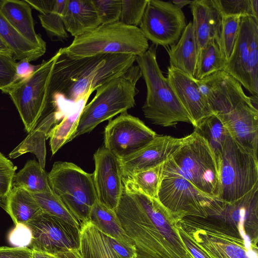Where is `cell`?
I'll use <instances>...</instances> for the list:
<instances>
[{"label": "cell", "instance_id": "4dcf8cb0", "mask_svg": "<svg viewBox=\"0 0 258 258\" xmlns=\"http://www.w3.org/2000/svg\"><path fill=\"white\" fill-rule=\"evenodd\" d=\"M165 161L146 170L123 178L125 190L135 191L150 198L157 199L162 178Z\"/></svg>", "mask_w": 258, "mask_h": 258}, {"label": "cell", "instance_id": "60d3db41", "mask_svg": "<svg viewBox=\"0 0 258 258\" xmlns=\"http://www.w3.org/2000/svg\"><path fill=\"white\" fill-rule=\"evenodd\" d=\"M17 167L0 152V199L3 200L13 186Z\"/></svg>", "mask_w": 258, "mask_h": 258}, {"label": "cell", "instance_id": "e575fe53", "mask_svg": "<svg viewBox=\"0 0 258 258\" xmlns=\"http://www.w3.org/2000/svg\"><path fill=\"white\" fill-rule=\"evenodd\" d=\"M32 195L42 212L61 219L81 230L80 223L51 189L48 192Z\"/></svg>", "mask_w": 258, "mask_h": 258}, {"label": "cell", "instance_id": "836d02e7", "mask_svg": "<svg viewBox=\"0 0 258 258\" xmlns=\"http://www.w3.org/2000/svg\"><path fill=\"white\" fill-rule=\"evenodd\" d=\"M194 131L207 141L216 159L230 136L220 120L214 114L204 119L195 127Z\"/></svg>", "mask_w": 258, "mask_h": 258}, {"label": "cell", "instance_id": "8992f818", "mask_svg": "<svg viewBox=\"0 0 258 258\" xmlns=\"http://www.w3.org/2000/svg\"><path fill=\"white\" fill-rule=\"evenodd\" d=\"M72 59H81L101 54H124L137 56L149 48L148 40L139 27L130 26L118 21L100 25L95 29L74 37L63 47Z\"/></svg>", "mask_w": 258, "mask_h": 258}, {"label": "cell", "instance_id": "484cf974", "mask_svg": "<svg viewBox=\"0 0 258 258\" xmlns=\"http://www.w3.org/2000/svg\"><path fill=\"white\" fill-rule=\"evenodd\" d=\"M93 92V90L90 89L74 103L60 123L56 124L48 133L46 139H50L49 144L52 155L70 142L71 137L77 128L81 113Z\"/></svg>", "mask_w": 258, "mask_h": 258}, {"label": "cell", "instance_id": "ab89813d", "mask_svg": "<svg viewBox=\"0 0 258 258\" xmlns=\"http://www.w3.org/2000/svg\"><path fill=\"white\" fill-rule=\"evenodd\" d=\"M223 16H249L253 18L251 0H215Z\"/></svg>", "mask_w": 258, "mask_h": 258}, {"label": "cell", "instance_id": "8fae6325", "mask_svg": "<svg viewBox=\"0 0 258 258\" xmlns=\"http://www.w3.org/2000/svg\"><path fill=\"white\" fill-rule=\"evenodd\" d=\"M55 57L54 54L43 60L35 72L5 92L11 98L28 133L33 131L43 115L46 85Z\"/></svg>", "mask_w": 258, "mask_h": 258}, {"label": "cell", "instance_id": "9a60e30c", "mask_svg": "<svg viewBox=\"0 0 258 258\" xmlns=\"http://www.w3.org/2000/svg\"><path fill=\"white\" fill-rule=\"evenodd\" d=\"M157 135L139 118L124 112L106 126L104 146L120 159L137 152Z\"/></svg>", "mask_w": 258, "mask_h": 258}, {"label": "cell", "instance_id": "f907efd6", "mask_svg": "<svg viewBox=\"0 0 258 258\" xmlns=\"http://www.w3.org/2000/svg\"><path fill=\"white\" fill-rule=\"evenodd\" d=\"M253 19L258 23V1L251 0Z\"/></svg>", "mask_w": 258, "mask_h": 258}, {"label": "cell", "instance_id": "5bb4252c", "mask_svg": "<svg viewBox=\"0 0 258 258\" xmlns=\"http://www.w3.org/2000/svg\"><path fill=\"white\" fill-rule=\"evenodd\" d=\"M26 224L32 231V250L53 255L79 249L81 230L61 219L42 212Z\"/></svg>", "mask_w": 258, "mask_h": 258}, {"label": "cell", "instance_id": "74e56055", "mask_svg": "<svg viewBox=\"0 0 258 258\" xmlns=\"http://www.w3.org/2000/svg\"><path fill=\"white\" fill-rule=\"evenodd\" d=\"M250 53L248 76L252 95L258 94V24L252 28L249 43Z\"/></svg>", "mask_w": 258, "mask_h": 258}, {"label": "cell", "instance_id": "d6986e66", "mask_svg": "<svg viewBox=\"0 0 258 258\" xmlns=\"http://www.w3.org/2000/svg\"><path fill=\"white\" fill-rule=\"evenodd\" d=\"M190 8L198 53L211 39L219 45L223 16L215 0L192 1Z\"/></svg>", "mask_w": 258, "mask_h": 258}, {"label": "cell", "instance_id": "52a82bcc", "mask_svg": "<svg viewBox=\"0 0 258 258\" xmlns=\"http://www.w3.org/2000/svg\"><path fill=\"white\" fill-rule=\"evenodd\" d=\"M53 192L82 225L89 221L92 208L98 201L93 173L68 162L54 163L48 173Z\"/></svg>", "mask_w": 258, "mask_h": 258}, {"label": "cell", "instance_id": "cb8c5ba5", "mask_svg": "<svg viewBox=\"0 0 258 258\" xmlns=\"http://www.w3.org/2000/svg\"><path fill=\"white\" fill-rule=\"evenodd\" d=\"M0 206L10 216L15 225L26 224L42 212L32 194L20 187L12 186Z\"/></svg>", "mask_w": 258, "mask_h": 258}, {"label": "cell", "instance_id": "f5cc1de1", "mask_svg": "<svg viewBox=\"0 0 258 258\" xmlns=\"http://www.w3.org/2000/svg\"><path fill=\"white\" fill-rule=\"evenodd\" d=\"M192 1L187 0H174L172 2V3L174 5L177 6L179 8L181 9L186 5H190Z\"/></svg>", "mask_w": 258, "mask_h": 258}, {"label": "cell", "instance_id": "ffe728a7", "mask_svg": "<svg viewBox=\"0 0 258 258\" xmlns=\"http://www.w3.org/2000/svg\"><path fill=\"white\" fill-rule=\"evenodd\" d=\"M255 23L258 24L252 17H241L237 37L224 71L239 82L249 92V43L251 31Z\"/></svg>", "mask_w": 258, "mask_h": 258}, {"label": "cell", "instance_id": "1f68e13d", "mask_svg": "<svg viewBox=\"0 0 258 258\" xmlns=\"http://www.w3.org/2000/svg\"><path fill=\"white\" fill-rule=\"evenodd\" d=\"M13 186L22 187L32 194L51 190L48 173L35 160L27 161L23 168L15 173Z\"/></svg>", "mask_w": 258, "mask_h": 258}, {"label": "cell", "instance_id": "5b68a950", "mask_svg": "<svg viewBox=\"0 0 258 258\" xmlns=\"http://www.w3.org/2000/svg\"><path fill=\"white\" fill-rule=\"evenodd\" d=\"M163 172L178 175L204 194L218 199L220 182L216 157L207 141L194 131L165 161Z\"/></svg>", "mask_w": 258, "mask_h": 258}, {"label": "cell", "instance_id": "f546056e", "mask_svg": "<svg viewBox=\"0 0 258 258\" xmlns=\"http://www.w3.org/2000/svg\"><path fill=\"white\" fill-rule=\"evenodd\" d=\"M0 35L10 47L15 60L29 62L43 55L46 51L35 46L22 36L0 13Z\"/></svg>", "mask_w": 258, "mask_h": 258}, {"label": "cell", "instance_id": "7bdbcfd3", "mask_svg": "<svg viewBox=\"0 0 258 258\" xmlns=\"http://www.w3.org/2000/svg\"><path fill=\"white\" fill-rule=\"evenodd\" d=\"M8 240L14 247H29L32 240V231L26 224H17L10 232Z\"/></svg>", "mask_w": 258, "mask_h": 258}, {"label": "cell", "instance_id": "7402d4cb", "mask_svg": "<svg viewBox=\"0 0 258 258\" xmlns=\"http://www.w3.org/2000/svg\"><path fill=\"white\" fill-rule=\"evenodd\" d=\"M62 19L65 29L74 37L101 25L92 0H67Z\"/></svg>", "mask_w": 258, "mask_h": 258}, {"label": "cell", "instance_id": "c3c4849f", "mask_svg": "<svg viewBox=\"0 0 258 258\" xmlns=\"http://www.w3.org/2000/svg\"><path fill=\"white\" fill-rule=\"evenodd\" d=\"M52 258H83L79 249H71L50 255Z\"/></svg>", "mask_w": 258, "mask_h": 258}, {"label": "cell", "instance_id": "4316f807", "mask_svg": "<svg viewBox=\"0 0 258 258\" xmlns=\"http://www.w3.org/2000/svg\"><path fill=\"white\" fill-rule=\"evenodd\" d=\"M39 12L38 17L42 26L50 35L60 39L68 37L62 15L67 0H25Z\"/></svg>", "mask_w": 258, "mask_h": 258}, {"label": "cell", "instance_id": "6da1fadb", "mask_svg": "<svg viewBox=\"0 0 258 258\" xmlns=\"http://www.w3.org/2000/svg\"><path fill=\"white\" fill-rule=\"evenodd\" d=\"M114 211L134 242L136 258H192L181 240L176 222L157 199L123 186Z\"/></svg>", "mask_w": 258, "mask_h": 258}, {"label": "cell", "instance_id": "b9f144b4", "mask_svg": "<svg viewBox=\"0 0 258 258\" xmlns=\"http://www.w3.org/2000/svg\"><path fill=\"white\" fill-rule=\"evenodd\" d=\"M16 63L12 56L0 53V90L3 92L15 83Z\"/></svg>", "mask_w": 258, "mask_h": 258}, {"label": "cell", "instance_id": "2e32d148", "mask_svg": "<svg viewBox=\"0 0 258 258\" xmlns=\"http://www.w3.org/2000/svg\"><path fill=\"white\" fill-rule=\"evenodd\" d=\"M94 181L98 201L114 210L121 196L123 184L119 159L104 146L94 154Z\"/></svg>", "mask_w": 258, "mask_h": 258}, {"label": "cell", "instance_id": "83f0119b", "mask_svg": "<svg viewBox=\"0 0 258 258\" xmlns=\"http://www.w3.org/2000/svg\"><path fill=\"white\" fill-rule=\"evenodd\" d=\"M79 250L83 258H121L111 247L108 236L89 221L81 228Z\"/></svg>", "mask_w": 258, "mask_h": 258}, {"label": "cell", "instance_id": "d6a6232c", "mask_svg": "<svg viewBox=\"0 0 258 258\" xmlns=\"http://www.w3.org/2000/svg\"><path fill=\"white\" fill-rule=\"evenodd\" d=\"M227 60L215 39H211L199 52L195 79H203L224 71Z\"/></svg>", "mask_w": 258, "mask_h": 258}, {"label": "cell", "instance_id": "f6af8a7d", "mask_svg": "<svg viewBox=\"0 0 258 258\" xmlns=\"http://www.w3.org/2000/svg\"><path fill=\"white\" fill-rule=\"evenodd\" d=\"M32 254L29 247H0V258H32Z\"/></svg>", "mask_w": 258, "mask_h": 258}, {"label": "cell", "instance_id": "bcb514c9", "mask_svg": "<svg viewBox=\"0 0 258 258\" xmlns=\"http://www.w3.org/2000/svg\"><path fill=\"white\" fill-rule=\"evenodd\" d=\"M109 243L116 253L121 258H136L135 247L127 245L119 241L108 236Z\"/></svg>", "mask_w": 258, "mask_h": 258}, {"label": "cell", "instance_id": "30bf717a", "mask_svg": "<svg viewBox=\"0 0 258 258\" xmlns=\"http://www.w3.org/2000/svg\"><path fill=\"white\" fill-rule=\"evenodd\" d=\"M217 199L201 192L186 179L163 172L158 200L176 222L186 216L207 217Z\"/></svg>", "mask_w": 258, "mask_h": 258}, {"label": "cell", "instance_id": "7dc6e473", "mask_svg": "<svg viewBox=\"0 0 258 258\" xmlns=\"http://www.w3.org/2000/svg\"><path fill=\"white\" fill-rule=\"evenodd\" d=\"M40 64L34 66L26 59H23L17 62L16 68V79L15 83H17L28 77L35 72Z\"/></svg>", "mask_w": 258, "mask_h": 258}, {"label": "cell", "instance_id": "277c9868", "mask_svg": "<svg viewBox=\"0 0 258 258\" xmlns=\"http://www.w3.org/2000/svg\"><path fill=\"white\" fill-rule=\"evenodd\" d=\"M141 77L140 67L134 64L120 76L99 87L94 98L85 105L70 142L134 107L135 96L139 93L136 85Z\"/></svg>", "mask_w": 258, "mask_h": 258}, {"label": "cell", "instance_id": "ac0fdd59", "mask_svg": "<svg viewBox=\"0 0 258 258\" xmlns=\"http://www.w3.org/2000/svg\"><path fill=\"white\" fill-rule=\"evenodd\" d=\"M167 78L177 98L191 118L194 127L213 114L195 78L170 66Z\"/></svg>", "mask_w": 258, "mask_h": 258}, {"label": "cell", "instance_id": "8d00e7d4", "mask_svg": "<svg viewBox=\"0 0 258 258\" xmlns=\"http://www.w3.org/2000/svg\"><path fill=\"white\" fill-rule=\"evenodd\" d=\"M148 1L121 0L119 22L130 26H140Z\"/></svg>", "mask_w": 258, "mask_h": 258}, {"label": "cell", "instance_id": "f35d334b", "mask_svg": "<svg viewBox=\"0 0 258 258\" xmlns=\"http://www.w3.org/2000/svg\"><path fill=\"white\" fill-rule=\"evenodd\" d=\"M97 10L101 25L119 21L121 0H92Z\"/></svg>", "mask_w": 258, "mask_h": 258}, {"label": "cell", "instance_id": "e0dca14e", "mask_svg": "<svg viewBox=\"0 0 258 258\" xmlns=\"http://www.w3.org/2000/svg\"><path fill=\"white\" fill-rule=\"evenodd\" d=\"M184 137L157 135L133 155L119 160L122 178L154 167L170 158L183 143Z\"/></svg>", "mask_w": 258, "mask_h": 258}, {"label": "cell", "instance_id": "7a4b0ae2", "mask_svg": "<svg viewBox=\"0 0 258 258\" xmlns=\"http://www.w3.org/2000/svg\"><path fill=\"white\" fill-rule=\"evenodd\" d=\"M196 81L230 137L257 156L258 109L240 83L224 71Z\"/></svg>", "mask_w": 258, "mask_h": 258}, {"label": "cell", "instance_id": "603a6c76", "mask_svg": "<svg viewBox=\"0 0 258 258\" xmlns=\"http://www.w3.org/2000/svg\"><path fill=\"white\" fill-rule=\"evenodd\" d=\"M167 48L169 66L195 78L198 49L192 22L186 25L177 42Z\"/></svg>", "mask_w": 258, "mask_h": 258}, {"label": "cell", "instance_id": "db71d44e", "mask_svg": "<svg viewBox=\"0 0 258 258\" xmlns=\"http://www.w3.org/2000/svg\"><path fill=\"white\" fill-rule=\"evenodd\" d=\"M2 200L0 199V204H1V202H2Z\"/></svg>", "mask_w": 258, "mask_h": 258}, {"label": "cell", "instance_id": "d4e9b609", "mask_svg": "<svg viewBox=\"0 0 258 258\" xmlns=\"http://www.w3.org/2000/svg\"><path fill=\"white\" fill-rule=\"evenodd\" d=\"M61 116L59 112L53 111L42 118L38 126L30 133V135L10 153L9 157H18L29 152L31 148L30 152L36 155L39 163L44 169L46 158L45 140L51 126L57 122Z\"/></svg>", "mask_w": 258, "mask_h": 258}, {"label": "cell", "instance_id": "ee69618b", "mask_svg": "<svg viewBox=\"0 0 258 258\" xmlns=\"http://www.w3.org/2000/svg\"><path fill=\"white\" fill-rule=\"evenodd\" d=\"M177 228L183 243L192 258H210L177 224Z\"/></svg>", "mask_w": 258, "mask_h": 258}, {"label": "cell", "instance_id": "681fc988", "mask_svg": "<svg viewBox=\"0 0 258 258\" xmlns=\"http://www.w3.org/2000/svg\"><path fill=\"white\" fill-rule=\"evenodd\" d=\"M0 53L13 57V52L5 41L0 35ZM14 58V57H13Z\"/></svg>", "mask_w": 258, "mask_h": 258}, {"label": "cell", "instance_id": "9c48e42d", "mask_svg": "<svg viewBox=\"0 0 258 258\" xmlns=\"http://www.w3.org/2000/svg\"><path fill=\"white\" fill-rule=\"evenodd\" d=\"M176 223L210 258H258L257 246L205 217L186 216Z\"/></svg>", "mask_w": 258, "mask_h": 258}, {"label": "cell", "instance_id": "ba28073f", "mask_svg": "<svg viewBox=\"0 0 258 258\" xmlns=\"http://www.w3.org/2000/svg\"><path fill=\"white\" fill-rule=\"evenodd\" d=\"M216 160L219 200L227 203L236 201L258 184L257 156L246 150L230 136Z\"/></svg>", "mask_w": 258, "mask_h": 258}, {"label": "cell", "instance_id": "4fadbf2b", "mask_svg": "<svg viewBox=\"0 0 258 258\" xmlns=\"http://www.w3.org/2000/svg\"><path fill=\"white\" fill-rule=\"evenodd\" d=\"M186 25L182 9L172 2L149 0L139 28L153 44L167 48L177 42Z\"/></svg>", "mask_w": 258, "mask_h": 258}, {"label": "cell", "instance_id": "3957f363", "mask_svg": "<svg viewBox=\"0 0 258 258\" xmlns=\"http://www.w3.org/2000/svg\"><path fill=\"white\" fill-rule=\"evenodd\" d=\"M157 46L152 44L136 59L147 87L146 98L142 108L144 114L152 123L164 127L175 126L181 122L192 125L191 118L158 65Z\"/></svg>", "mask_w": 258, "mask_h": 258}, {"label": "cell", "instance_id": "44dd1931", "mask_svg": "<svg viewBox=\"0 0 258 258\" xmlns=\"http://www.w3.org/2000/svg\"><path fill=\"white\" fill-rule=\"evenodd\" d=\"M0 13L26 39L46 51V42L35 31L31 8L25 0L0 1Z\"/></svg>", "mask_w": 258, "mask_h": 258}, {"label": "cell", "instance_id": "7c38bea8", "mask_svg": "<svg viewBox=\"0 0 258 258\" xmlns=\"http://www.w3.org/2000/svg\"><path fill=\"white\" fill-rule=\"evenodd\" d=\"M205 218L257 246L258 184L234 202L217 200Z\"/></svg>", "mask_w": 258, "mask_h": 258}, {"label": "cell", "instance_id": "816d5d0a", "mask_svg": "<svg viewBox=\"0 0 258 258\" xmlns=\"http://www.w3.org/2000/svg\"><path fill=\"white\" fill-rule=\"evenodd\" d=\"M32 258H52L50 254L33 250Z\"/></svg>", "mask_w": 258, "mask_h": 258}, {"label": "cell", "instance_id": "d590c367", "mask_svg": "<svg viewBox=\"0 0 258 258\" xmlns=\"http://www.w3.org/2000/svg\"><path fill=\"white\" fill-rule=\"evenodd\" d=\"M241 17L223 16L219 43L220 48L227 60L233 50L239 29Z\"/></svg>", "mask_w": 258, "mask_h": 258}, {"label": "cell", "instance_id": "f1b7e54d", "mask_svg": "<svg viewBox=\"0 0 258 258\" xmlns=\"http://www.w3.org/2000/svg\"><path fill=\"white\" fill-rule=\"evenodd\" d=\"M88 221L105 235L127 245L135 247L133 240L123 229L115 211L98 201L92 208Z\"/></svg>", "mask_w": 258, "mask_h": 258}]
</instances>
